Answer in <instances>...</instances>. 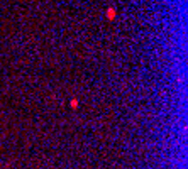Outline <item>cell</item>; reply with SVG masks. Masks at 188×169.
Masks as SVG:
<instances>
[{"mask_svg": "<svg viewBox=\"0 0 188 169\" xmlns=\"http://www.w3.org/2000/svg\"><path fill=\"white\" fill-rule=\"evenodd\" d=\"M115 15H117V12H115L114 7L107 9V19H109V20H114V19H115Z\"/></svg>", "mask_w": 188, "mask_h": 169, "instance_id": "1", "label": "cell"}]
</instances>
